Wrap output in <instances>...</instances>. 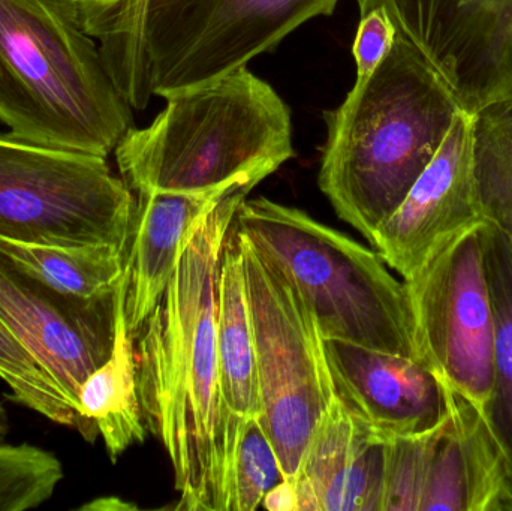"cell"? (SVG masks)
<instances>
[{
    "instance_id": "obj_12",
    "label": "cell",
    "mask_w": 512,
    "mask_h": 511,
    "mask_svg": "<svg viewBox=\"0 0 512 511\" xmlns=\"http://www.w3.org/2000/svg\"><path fill=\"white\" fill-rule=\"evenodd\" d=\"M472 126L474 116L460 111L435 158L370 243L403 279L483 222L472 168Z\"/></svg>"
},
{
    "instance_id": "obj_25",
    "label": "cell",
    "mask_w": 512,
    "mask_h": 511,
    "mask_svg": "<svg viewBox=\"0 0 512 511\" xmlns=\"http://www.w3.org/2000/svg\"><path fill=\"white\" fill-rule=\"evenodd\" d=\"M445 422L427 434L388 440L382 511H420L430 465Z\"/></svg>"
},
{
    "instance_id": "obj_11",
    "label": "cell",
    "mask_w": 512,
    "mask_h": 511,
    "mask_svg": "<svg viewBox=\"0 0 512 511\" xmlns=\"http://www.w3.org/2000/svg\"><path fill=\"white\" fill-rule=\"evenodd\" d=\"M126 282L128 269L113 290L89 299L69 296L0 249V321L62 387L75 410L81 384L113 351Z\"/></svg>"
},
{
    "instance_id": "obj_10",
    "label": "cell",
    "mask_w": 512,
    "mask_h": 511,
    "mask_svg": "<svg viewBox=\"0 0 512 511\" xmlns=\"http://www.w3.org/2000/svg\"><path fill=\"white\" fill-rule=\"evenodd\" d=\"M382 6L465 113L512 101V0H357Z\"/></svg>"
},
{
    "instance_id": "obj_19",
    "label": "cell",
    "mask_w": 512,
    "mask_h": 511,
    "mask_svg": "<svg viewBox=\"0 0 512 511\" xmlns=\"http://www.w3.org/2000/svg\"><path fill=\"white\" fill-rule=\"evenodd\" d=\"M481 233L495 315L492 387L481 413L512 480V239L490 222Z\"/></svg>"
},
{
    "instance_id": "obj_3",
    "label": "cell",
    "mask_w": 512,
    "mask_h": 511,
    "mask_svg": "<svg viewBox=\"0 0 512 511\" xmlns=\"http://www.w3.org/2000/svg\"><path fill=\"white\" fill-rule=\"evenodd\" d=\"M463 111L444 78L397 32L388 56L325 111L318 183L367 242L399 209Z\"/></svg>"
},
{
    "instance_id": "obj_17",
    "label": "cell",
    "mask_w": 512,
    "mask_h": 511,
    "mask_svg": "<svg viewBox=\"0 0 512 511\" xmlns=\"http://www.w3.org/2000/svg\"><path fill=\"white\" fill-rule=\"evenodd\" d=\"M126 293L128 282L120 294L111 356L84 380L77 398L80 434L87 441L101 437L113 462L129 447L144 443L147 432L138 398L134 338L126 323Z\"/></svg>"
},
{
    "instance_id": "obj_2",
    "label": "cell",
    "mask_w": 512,
    "mask_h": 511,
    "mask_svg": "<svg viewBox=\"0 0 512 511\" xmlns=\"http://www.w3.org/2000/svg\"><path fill=\"white\" fill-rule=\"evenodd\" d=\"M340 0H71L132 108L218 80Z\"/></svg>"
},
{
    "instance_id": "obj_18",
    "label": "cell",
    "mask_w": 512,
    "mask_h": 511,
    "mask_svg": "<svg viewBox=\"0 0 512 511\" xmlns=\"http://www.w3.org/2000/svg\"><path fill=\"white\" fill-rule=\"evenodd\" d=\"M219 387L228 413L237 419L259 417L258 377L251 311L243 257L236 234L230 231L222 252L216 312Z\"/></svg>"
},
{
    "instance_id": "obj_22",
    "label": "cell",
    "mask_w": 512,
    "mask_h": 511,
    "mask_svg": "<svg viewBox=\"0 0 512 511\" xmlns=\"http://www.w3.org/2000/svg\"><path fill=\"white\" fill-rule=\"evenodd\" d=\"M0 380L9 387L12 401L45 419L81 429V419L62 387L42 368L30 351L0 321Z\"/></svg>"
},
{
    "instance_id": "obj_14",
    "label": "cell",
    "mask_w": 512,
    "mask_h": 511,
    "mask_svg": "<svg viewBox=\"0 0 512 511\" xmlns=\"http://www.w3.org/2000/svg\"><path fill=\"white\" fill-rule=\"evenodd\" d=\"M387 444L334 399L294 479L298 511H382Z\"/></svg>"
},
{
    "instance_id": "obj_8",
    "label": "cell",
    "mask_w": 512,
    "mask_h": 511,
    "mask_svg": "<svg viewBox=\"0 0 512 511\" xmlns=\"http://www.w3.org/2000/svg\"><path fill=\"white\" fill-rule=\"evenodd\" d=\"M137 200L107 158L0 132V237L128 249Z\"/></svg>"
},
{
    "instance_id": "obj_24",
    "label": "cell",
    "mask_w": 512,
    "mask_h": 511,
    "mask_svg": "<svg viewBox=\"0 0 512 511\" xmlns=\"http://www.w3.org/2000/svg\"><path fill=\"white\" fill-rule=\"evenodd\" d=\"M282 480L276 450L258 417L243 420L231 467L228 511L258 509L268 491Z\"/></svg>"
},
{
    "instance_id": "obj_9",
    "label": "cell",
    "mask_w": 512,
    "mask_h": 511,
    "mask_svg": "<svg viewBox=\"0 0 512 511\" xmlns=\"http://www.w3.org/2000/svg\"><path fill=\"white\" fill-rule=\"evenodd\" d=\"M481 225L454 237L403 279L418 360L480 410L492 387L495 338Z\"/></svg>"
},
{
    "instance_id": "obj_16",
    "label": "cell",
    "mask_w": 512,
    "mask_h": 511,
    "mask_svg": "<svg viewBox=\"0 0 512 511\" xmlns=\"http://www.w3.org/2000/svg\"><path fill=\"white\" fill-rule=\"evenodd\" d=\"M242 189L207 192H156L138 195L126 269V323L137 336L167 290L186 237L216 203ZM251 191V189H246Z\"/></svg>"
},
{
    "instance_id": "obj_4",
    "label": "cell",
    "mask_w": 512,
    "mask_h": 511,
    "mask_svg": "<svg viewBox=\"0 0 512 511\" xmlns=\"http://www.w3.org/2000/svg\"><path fill=\"white\" fill-rule=\"evenodd\" d=\"M146 128L117 144V167L132 192L254 189L294 156L291 110L248 66L165 96Z\"/></svg>"
},
{
    "instance_id": "obj_28",
    "label": "cell",
    "mask_w": 512,
    "mask_h": 511,
    "mask_svg": "<svg viewBox=\"0 0 512 511\" xmlns=\"http://www.w3.org/2000/svg\"><path fill=\"white\" fill-rule=\"evenodd\" d=\"M134 509L132 504L123 503L119 498H99L81 507V510H126Z\"/></svg>"
},
{
    "instance_id": "obj_21",
    "label": "cell",
    "mask_w": 512,
    "mask_h": 511,
    "mask_svg": "<svg viewBox=\"0 0 512 511\" xmlns=\"http://www.w3.org/2000/svg\"><path fill=\"white\" fill-rule=\"evenodd\" d=\"M472 116V168L481 218L512 239V101L487 105Z\"/></svg>"
},
{
    "instance_id": "obj_13",
    "label": "cell",
    "mask_w": 512,
    "mask_h": 511,
    "mask_svg": "<svg viewBox=\"0 0 512 511\" xmlns=\"http://www.w3.org/2000/svg\"><path fill=\"white\" fill-rule=\"evenodd\" d=\"M336 398L385 440L439 428L450 416L448 387L418 360L325 341Z\"/></svg>"
},
{
    "instance_id": "obj_1",
    "label": "cell",
    "mask_w": 512,
    "mask_h": 511,
    "mask_svg": "<svg viewBox=\"0 0 512 511\" xmlns=\"http://www.w3.org/2000/svg\"><path fill=\"white\" fill-rule=\"evenodd\" d=\"M249 192L227 195L198 219L167 290L135 336L141 413L173 465L176 510L228 511L230 504L243 420L222 402L216 312L225 240Z\"/></svg>"
},
{
    "instance_id": "obj_20",
    "label": "cell",
    "mask_w": 512,
    "mask_h": 511,
    "mask_svg": "<svg viewBox=\"0 0 512 511\" xmlns=\"http://www.w3.org/2000/svg\"><path fill=\"white\" fill-rule=\"evenodd\" d=\"M0 249L15 263L69 296H99L125 275L128 249L111 245L60 246L0 237Z\"/></svg>"
},
{
    "instance_id": "obj_29",
    "label": "cell",
    "mask_w": 512,
    "mask_h": 511,
    "mask_svg": "<svg viewBox=\"0 0 512 511\" xmlns=\"http://www.w3.org/2000/svg\"><path fill=\"white\" fill-rule=\"evenodd\" d=\"M8 416H6L5 408L0 404V438L5 437L6 432H8Z\"/></svg>"
},
{
    "instance_id": "obj_27",
    "label": "cell",
    "mask_w": 512,
    "mask_h": 511,
    "mask_svg": "<svg viewBox=\"0 0 512 511\" xmlns=\"http://www.w3.org/2000/svg\"><path fill=\"white\" fill-rule=\"evenodd\" d=\"M261 506L271 511H298L294 479H283L262 500Z\"/></svg>"
},
{
    "instance_id": "obj_26",
    "label": "cell",
    "mask_w": 512,
    "mask_h": 511,
    "mask_svg": "<svg viewBox=\"0 0 512 511\" xmlns=\"http://www.w3.org/2000/svg\"><path fill=\"white\" fill-rule=\"evenodd\" d=\"M396 36V26L382 6L361 15L352 45V54L357 62V81L366 80L381 65L393 48Z\"/></svg>"
},
{
    "instance_id": "obj_5",
    "label": "cell",
    "mask_w": 512,
    "mask_h": 511,
    "mask_svg": "<svg viewBox=\"0 0 512 511\" xmlns=\"http://www.w3.org/2000/svg\"><path fill=\"white\" fill-rule=\"evenodd\" d=\"M71 0H0V122L15 138L108 158L134 128Z\"/></svg>"
},
{
    "instance_id": "obj_23",
    "label": "cell",
    "mask_w": 512,
    "mask_h": 511,
    "mask_svg": "<svg viewBox=\"0 0 512 511\" xmlns=\"http://www.w3.org/2000/svg\"><path fill=\"white\" fill-rule=\"evenodd\" d=\"M62 479V464L53 453L30 444H0V511L38 509Z\"/></svg>"
},
{
    "instance_id": "obj_7",
    "label": "cell",
    "mask_w": 512,
    "mask_h": 511,
    "mask_svg": "<svg viewBox=\"0 0 512 511\" xmlns=\"http://www.w3.org/2000/svg\"><path fill=\"white\" fill-rule=\"evenodd\" d=\"M254 333L259 422L273 444L283 479H295L307 446L336 399L325 341L306 302L242 236Z\"/></svg>"
},
{
    "instance_id": "obj_6",
    "label": "cell",
    "mask_w": 512,
    "mask_h": 511,
    "mask_svg": "<svg viewBox=\"0 0 512 511\" xmlns=\"http://www.w3.org/2000/svg\"><path fill=\"white\" fill-rule=\"evenodd\" d=\"M231 228L294 285L324 341L418 360L405 282L378 252L264 197L245 198Z\"/></svg>"
},
{
    "instance_id": "obj_15",
    "label": "cell",
    "mask_w": 512,
    "mask_h": 511,
    "mask_svg": "<svg viewBox=\"0 0 512 511\" xmlns=\"http://www.w3.org/2000/svg\"><path fill=\"white\" fill-rule=\"evenodd\" d=\"M448 401L420 511H512L510 473L483 413L450 387Z\"/></svg>"
}]
</instances>
